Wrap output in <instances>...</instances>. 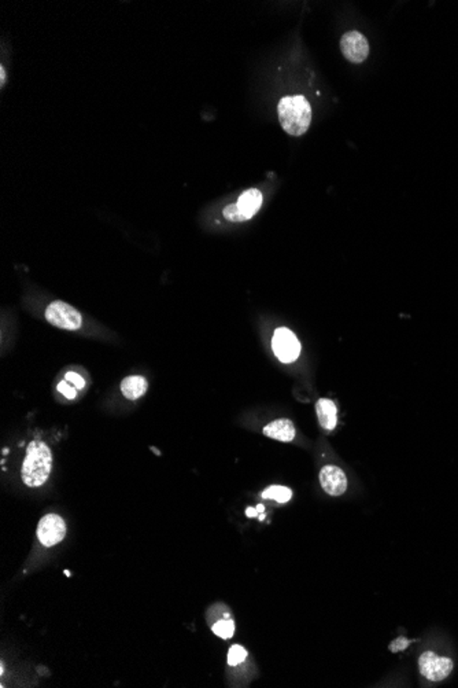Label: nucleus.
Returning a JSON list of instances; mask_svg holds the SVG:
<instances>
[{"mask_svg": "<svg viewBox=\"0 0 458 688\" xmlns=\"http://www.w3.org/2000/svg\"><path fill=\"white\" fill-rule=\"evenodd\" d=\"M262 433L273 440L281 441V442H290L295 438V427L290 419H276L269 424H266L262 430Z\"/></svg>", "mask_w": 458, "mask_h": 688, "instance_id": "10", "label": "nucleus"}, {"mask_svg": "<svg viewBox=\"0 0 458 688\" xmlns=\"http://www.w3.org/2000/svg\"><path fill=\"white\" fill-rule=\"evenodd\" d=\"M410 643H411V640H407L405 637H397L394 641H391L389 648L391 653H400V651H404Z\"/></svg>", "mask_w": 458, "mask_h": 688, "instance_id": "18", "label": "nucleus"}, {"mask_svg": "<svg viewBox=\"0 0 458 688\" xmlns=\"http://www.w3.org/2000/svg\"><path fill=\"white\" fill-rule=\"evenodd\" d=\"M263 509H265V507H263L262 504H259V506H256V510H258V513H263Z\"/></svg>", "mask_w": 458, "mask_h": 688, "instance_id": "21", "label": "nucleus"}, {"mask_svg": "<svg viewBox=\"0 0 458 688\" xmlns=\"http://www.w3.org/2000/svg\"><path fill=\"white\" fill-rule=\"evenodd\" d=\"M44 315L50 324L62 330L76 331L83 326L81 314L63 301H52Z\"/></svg>", "mask_w": 458, "mask_h": 688, "instance_id": "5", "label": "nucleus"}, {"mask_svg": "<svg viewBox=\"0 0 458 688\" xmlns=\"http://www.w3.org/2000/svg\"><path fill=\"white\" fill-rule=\"evenodd\" d=\"M262 497L263 499H268V500H275L277 503H287L291 500L293 497V492L290 488L287 486H281V485H272L269 488H266L263 492H262Z\"/></svg>", "mask_w": 458, "mask_h": 688, "instance_id": "13", "label": "nucleus"}, {"mask_svg": "<svg viewBox=\"0 0 458 688\" xmlns=\"http://www.w3.org/2000/svg\"><path fill=\"white\" fill-rule=\"evenodd\" d=\"M256 513H258V510H256V509H252V507H249V509H247V511H246V515H247V517H250V518H253V517L256 515Z\"/></svg>", "mask_w": 458, "mask_h": 688, "instance_id": "20", "label": "nucleus"}, {"mask_svg": "<svg viewBox=\"0 0 458 688\" xmlns=\"http://www.w3.org/2000/svg\"><path fill=\"white\" fill-rule=\"evenodd\" d=\"M453 661L448 657H439L434 651H425L418 658L420 673L431 682H442L453 671Z\"/></svg>", "mask_w": 458, "mask_h": 688, "instance_id": "4", "label": "nucleus"}, {"mask_svg": "<svg viewBox=\"0 0 458 688\" xmlns=\"http://www.w3.org/2000/svg\"><path fill=\"white\" fill-rule=\"evenodd\" d=\"M149 389V383L146 378L140 375H131L122 379L121 392L128 400H138L146 394Z\"/></svg>", "mask_w": 458, "mask_h": 688, "instance_id": "12", "label": "nucleus"}, {"mask_svg": "<svg viewBox=\"0 0 458 688\" xmlns=\"http://www.w3.org/2000/svg\"><path fill=\"white\" fill-rule=\"evenodd\" d=\"M38 538L44 547H52L60 543L66 536V524L56 514L44 515L38 525Z\"/></svg>", "mask_w": 458, "mask_h": 688, "instance_id": "7", "label": "nucleus"}, {"mask_svg": "<svg viewBox=\"0 0 458 688\" xmlns=\"http://www.w3.org/2000/svg\"><path fill=\"white\" fill-rule=\"evenodd\" d=\"M65 379H66L67 382H70V383H72V385H73L77 390H81V389H84V387H85V381H84V378H83L80 374H77V372H73V371L67 372V374L65 375Z\"/></svg>", "mask_w": 458, "mask_h": 688, "instance_id": "17", "label": "nucleus"}, {"mask_svg": "<svg viewBox=\"0 0 458 688\" xmlns=\"http://www.w3.org/2000/svg\"><path fill=\"white\" fill-rule=\"evenodd\" d=\"M56 389H58V392H59V393H62L65 397H67V399H70V400L76 399V396H77V389H76V387H74L70 382H67L66 379H65V381H62V382H59Z\"/></svg>", "mask_w": 458, "mask_h": 688, "instance_id": "16", "label": "nucleus"}, {"mask_svg": "<svg viewBox=\"0 0 458 688\" xmlns=\"http://www.w3.org/2000/svg\"><path fill=\"white\" fill-rule=\"evenodd\" d=\"M51 449L42 441H32L26 448V456L22 463L21 477L26 486H42L51 474Z\"/></svg>", "mask_w": 458, "mask_h": 688, "instance_id": "1", "label": "nucleus"}, {"mask_svg": "<svg viewBox=\"0 0 458 688\" xmlns=\"http://www.w3.org/2000/svg\"><path fill=\"white\" fill-rule=\"evenodd\" d=\"M211 631L214 632V635L228 640L235 634V623L232 620H220L213 625Z\"/></svg>", "mask_w": 458, "mask_h": 688, "instance_id": "14", "label": "nucleus"}, {"mask_svg": "<svg viewBox=\"0 0 458 688\" xmlns=\"http://www.w3.org/2000/svg\"><path fill=\"white\" fill-rule=\"evenodd\" d=\"M369 43L358 31L346 32L341 39V51L352 63H362L369 55Z\"/></svg>", "mask_w": 458, "mask_h": 688, "instance_id": "8", "label": "nucleus"}, {"mask_svg": "<svg viewBox=\"0 0 458 688\" xmlns=\"http://www.w3.org/2000/svg\"><path fill=\"white\" fill-rule=\"evenodd\" d=\"M272 349L281 363H293L300 358L301 344L291 330L280 327L273 334Z\"/></svg>", "mask_w": 458, "mask_h": 688, "instance_id": "6", "label": "nucleus"}, {"mask_svg": "<svg viewBox=\"0 0 458 688\" xmlns=\"http://www.w3.org/2000/svg\"><path fill=\"white\" fill-rule=\"evenodd\" d=\"M321 488L331 496H341L347 489V478L338 466H324L320 472Z\"/></svg>", "mask_w": 458, "mask_h": 688, "instance_id": "9", "label": "nucleus"}, {"mask_svg": "<svg viewBox=\"0 0 458 688\" xmlns=\"http://www.w3.org/2000/svg\"><path fill=\"white\" fill-rule=\"evenodd\" d=\"M246 658H247L246 648L242 647V646H239V644H234L229 648V653H228V657H227V662H228L229 666H238Z\"/></svg>", "mask_w": 458, "mask_h": 688, "instance_id": "15", "label": "nucleus"}, {"mask_svg": "<svg viewBox=\"0 0 458 688\" xmlns=\"http://www.w3.org/2000/svg\"><path fill=\"white\" fill-rule=\"evenodd\" d=\"M262 201H263L262 193L256 189H250V190H246L239 197L236 204L228 205L224 209L222 214L231 223H242V221L250 220L255 213L261 209Z\"/></svg>", "mask_w": 458, "mask_h": 688, "instance_id": "3", "label": "nucleus"}, {"mask_svg": "<svg viewBox=\"0 0 458 688\" xmlns=\"http://www.w3.org/2000/svg\"><path fill=\"white\" fill-rule=\"evenodd\" d=\"M316 414L321 427L332 431L338 424V408L329 399H320L316 404Z\"/></svg>", "mask_w": 458, "mask_h": 688, "instance_id": "11", "label": "nucleus"}, {"mask_svg": "<svg viewBox=\"0 0 458 688\" xmlns=\"http://www.w3.org/2000/svg\"><path fill=\"white\" fill-rule=\"evenodd\" d=\"M0 84H1V87L6 84V70L3 66L0 67Z\"/></svg>", "mask_w": 458, "mask_h": 688, "instance_id": "19", "label": "nucleus"}, {"mask_svg": "<svg viewBox=\"0 0 458 688\" xmlns=\"http://www.w3.org/2000/svg\"><path fill=\"white\" fill-rule=\"evenodd\" d=\"M277 114L281 128L291 136L305 135L311 122V107L302 95L281 98Z\"/></svg>", "mask_w": 458, "mask_h": 688, "instance_id": "2", "label": "nucleus"}]
</instances>
